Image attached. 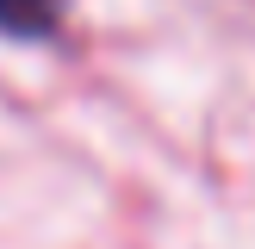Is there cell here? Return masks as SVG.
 I'll use <instances>...</instances> for the list:
<instances>
[{
  "instance_id": "6da1fadb",
  "label": "cell",
  "mask_w": 255,
  "mask_h": 249,
  "mask_svg": "<svg viewBox=\"0 0 255 249\" xmlns=\"http://www.w3.org/2000/svg\"><path fill=\"white\" fill-rule=\"evenodd\" d=\"M56 19H62V0H0V37H19V44L50 37Z\"/></svg>"
}]
</instances>
